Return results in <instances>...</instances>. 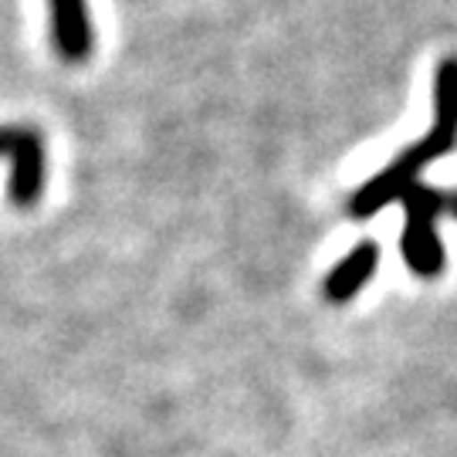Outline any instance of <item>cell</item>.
<instances>
[{"instance_id": "cell-3", "label": "cell", "mask_w": 457, "mask_h": 457, "mask_svg": "<svg viewBox=\"0 0 457 457\" xmlns=\"http://www.w3.org/2000/svg\"><path fill=\"white\" fill-rule=\"evenodd\" d=\"M0 156L11 160V204L34 207L45 194V143L28 126H0Z\"/></svg>"}, {"instance_id": "cell-1", "label": "cell", "mask_w": 457, "mask_h": 457, "mask_svg": "<svg viewBox=\"0 0 457 457\" xmlns=\"http://www.w3.org/2000/svg\"><path fill=\"white\" fill-rule=\"evenodd\" d=\"M457 146V58H444L434 75V126L424 139H417L403 149L383 173L366 180L349 200L353 217H373L383 207L400 200L403 190L417 183V173H424L434 160L447 156Z\"/></svg>"}, {"instance_id": "cell-4", "label": "cell", "mask_w": 457, "mask_h": 457, "mask_svg": "<svg viewBox=\"0 0 457 457\" xmlns=\"http://www.w3.org/2000/svg\"><path fill=\"white\" fill-rule=\"evenodd\" d=\"M48 4L54 48L68 65H79L92 54V45H96L92 21H88V4L85 0H48Z\"/></svg>"}, {"instance_id": "cell-2", "label": "cell", "mask_w": 457, "mask_h": 457, "mask_svg": "<svg viewBox=\"0 0 457 457\" xmlns=\"http://www.w3.org/2000/svg\"><path fill=\"white\" fill-rule=\"evenodd\" d=\"M396 204L407 207V228H403V262L410 264V271L420 278L441 275L444 268V245L437 237V217L451 213L454 217L457 194L447 190H434L424 183H413L410 190L400 194Z\"/></svg>"}, {"instance_id": "cell-6", "label": "cell", "mask_w": 457, "mask_h": 457, "mask_svg": "<svg viewBox=\"0 0 457 457\" xmlns=\"http://www.w3.org/2000/svg\"><path fill=\"white\" fill-rule=\"evenodd\" d=\"M454 217H457V204H454Z\"/></svg>"}, {"instance_id": "cell-5", "label": "cell", "mask_w": 457, "mask_h": 457, "mask_svg": "<svg viewBox=\"0 0 457 457\" xmlns=\"http://www.w3.org/2000/svg\"><path fill=\"white\" fill-rule=\"evenodd\" d=\"M376 264H379V247L373 241H362L356 245L343 262L336 264L326 278V298L343 305L353 295H360V288L376 275Z\"/></svg>"}]
</instances>
